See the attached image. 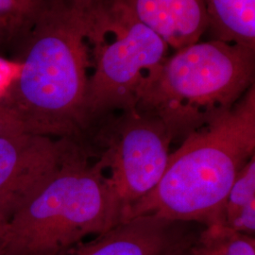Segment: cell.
<instances>
[{
  "mask_svg": "<svg viewBox=\"0 0 255 255\" xmlns=\"http://www.w3.org/2000/svg\"><path fill=\"white\" fill-rule=\"evenodd\" d=\"M222 255H255V238L224 225L207 227Z\"/></svg>",
  "mask_w": 255,
  "mask_h": 255,
  "instance_id": "4fadbf2b",
  "label": "cell"
},
{
  "mask_svg": "<svg viewBox=\"0 0 255 255\" xmlns=\"http://www.w3.org/2000/svg\"><path fill=\"white\" fill-rule=\"evenodd\" d=\"M5 224L0 220V233H1V230H2V228H3V226H4Z\"/></svg>",
  "mask_w": 255,
  "mask_h": 255,
  "instance_id": "e0dca14e",
  "label": "cell"
},
{
  "mask_svg": "<svg viewBox=\"0 0 255 255\" xmlns=\"http://www.w3.org/2000/svg\"><path fill=\"white\" fill-rule=\"evenodd\" d=\"M201 231V230H200ZM200 231L194 235L193 237L188 238L186 241L182 242L181 245L176 247L171 252H169L168 254L165 255H190V246H191L192 242L195 240V238L198 236V234L200 233Z\"/></svg>",
  "mask_w": 255,
  "mask_h": 255,
  "instance_id": "2e32d148",
  "label": "cell"
},
{
  "mask_svg": "<svg viewBox=\"0 0 255 255\" xmlns=\"http://www.w3.org/2000/svg\"><path fill=\"white\" fill-rule=\"evenodd\" d=\"M224 226L255 237V156L237 175L224 207Z\"/></svg>",
  "mask_w": 255,
  "mask_h": 255,
  "instance_id": "7c38bea8",
  "label": "cell"
},
{
  "mask_svg": "<svg viewBox=\"0 0 255 255\" xmlns=\"http://www.w3.org/2000/svg\"></svg>",
  "mask_w": 255,
  "mask_h": 255,
  "instance_id": "ac0fdd59",
  "label": "cell"
},
{
  "mask_svg": "<svg viewBox=\"0 0 255 255\" xmlns=\"http://www.w3.org/2000/svg\"><path fill=\"white\" fill-rule=\"evenodd\" d=\"M140 22L175 51L201 41L208 30L203 0H124Z\"/></svg>",
  "mask_w": 255,
  "mask_h": 255,
  "instance_id": "9c48e42d",
  "label": "cell"
},
{
  "mask_svg": "<svg viewBox=\"0 0 255 255\" xmlns=\"http://www.w3.org/2000/svg\"><path fill=\"white\" fill-rule=\"evenodd\" d=\"M196 225L154 215L140 216L59 255H165L196 235L200 231Z\"/></svg>",
  "mask_w": 255,
  "mask_h": 255,
  "instance_id": "ba28073f",
  "label": "cell"
},
{
  "mask_svg": "<svg viewBox=\"0 0 255 255\" xmlns=\"http://www.w3.org/2000/svg\"><path fill=\"white\" fill-rule=\"evenodd\" d=\"M90 45L93 71L85 102V136L103 118L136 108L143 85L168 57L169 50L161 37L135 17L124 0H101Z\"/></svg>",
  "mask_w": 255,
  "mask_h": 255,
  "instance_id": "5b68a950",
  "label": "cell"
},
{
  "mask_svg": "<svg viewBox=\"0 0 255 255\" xmlns=\"http://www.w3.org/2000/svg\"><path fill=\"white\" fill-rule=\"evenodd\" d=\"M123 221L90 149L78 144L46 185L5 223L1 255H59Z\"/></svg>",
  "mask_w": 255,
  "mask_h": 255,
  "instance_id": "3957f363",
  "label": "cell"
},
{
  "mask_svg": "<svg viewBox=\"0 0 255 255\" xmlns=\"http://www.w3.org/2000/svg\"><path fill=\"white\" fill-rule=\"evenodd\" d=\"M80 142L18 133L0 136V220L5 224L40 191Z\"/></svg>",
  "mask_w": 255,
  "mask_h": 255,
  "instance_id": "52a82bcc",
  "label": "cell"
},
{
  "mask_svg": "<svg viewBox=\"0 0 255 255\" xmlns=\"http://www.w3.org/2000/svg\"><path fill=\"white\" fill-rule=\"evenodd\" d=\"M254 156L255 84L231 109L184 137L160 182L128 210L124 221L154 215L203 227L224 225L229 191Z\"/></svg>",
  "mask_w": 255,
  "mask_h": 255,
  "instance_id": "7a4b0ae2",
  "label": "cell"
},
{
  "mask_svg": "<svg viewBox=\"0 0 255 255\" xmlns=\"http://www.w3.org/2000/svg\"><path fill=\"white\" fill-rule=\"evenodd\" d=\"M101 0H56L19 49L20 69L0 108L25 133L83 142L90 35Z\"/></svg>",
  "mask_w": 255,
  "mask_h": 255,
  "instance_id": "6da1fadb",
  "label": "cell"
},
{
  "mask_svg": "<svg viewBox=\"0 0 255 255\" xmlns=\"http://www.w3.org/2000/svg\"><path fill=\"white\" fill-rule=\"evenodd\" d=\"M255 51L212 39L168 56L146 80L135 109L186 137L237 104L255 84Z\"/></svg>",
  "mask_w": 255,
  "mask_h": 255,
  "instance_id": "277c9868",
  "label": "cell"
},
{
  "mask_svg": "<svg viewBox=\"0 0 255 255\" xmlns=\"http://www.w3.org/2000/svg\"><path fill=\"white\" fill-rule=\"evenodd\" d=\"M173 140L160 119L136 109L109 115L88 130L83 143L106 176L123 221L128 210L160 182Z\"/></svg>",
  "mask_w": 255,
  "mask_h": 255,
  "instance_id": "8992f818",
  "label": "cell"
},
{
  "mask_svg": "<svg viewBox=\"0 0 255 255\" xmlns=\"http://www.w3.org/2000/svg\"><path fill=\"white\" fill-rule=\"evenodd\" d=\"M190 255H222L207 227L201 230L192 242Z\"/></svg>",
  "mask_w": 255,
  "mask_h": 255,
  "instance_id": "5bb4252c",
  "label": "cell"
},
{
  "mask_svg": "<svg viewBox=\"0 0 255 255\" xmlns=\"http://www.w3.org/2000/svg\"><path fill=\"white\" fill-rule=\"evenodd\" d=\"M214 39L255 49V0H203Z\"/></svg>",
  "mask_w": 255,
  "mask_h": 255,
  "instance_id": "30bf717a",
  "label": "cell"
},
{
  "mask_svg": "<svg viewBox=\"0 0 255 255\" xmlns=\"http://www.w3.org/2000/svg\"><path fill=\"white\" fill-rule=\"evenodd\" d=\"M56 0H0V52L17 50Z\"/></svg>",
  "mask_w": 255,
  "mask_h": 255,
  "instance_id": "8fae6325",
  "label": "cell"
},
{
  "mask_svg": "<svg viewBox=\"0 0 255 255\" xmlns=\"http://www.w3.org/2000/svg\"><path fill=\"white\" fill-rule=\"evenodd\" d=\"M23 128L5 110L0 108V136H8L23 133Z\"/></svg>",
  "mask_w": 255,
  "mask_h": 255,
  "instance_id": "9a60e30c",
  "label": "cell"
}]
</instances>
